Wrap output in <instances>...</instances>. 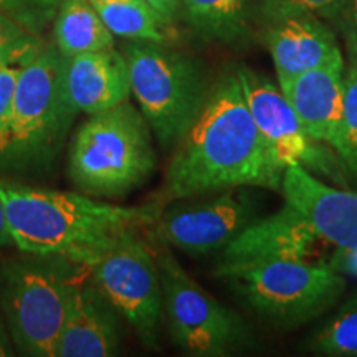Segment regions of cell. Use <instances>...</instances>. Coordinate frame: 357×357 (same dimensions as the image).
I'll return each instance as SVG.
<instances>
[{"instance_id":"17","label":"cell","mask_w":357,"mask_h":357,"mask_svg":"<svg viewBox=\"0 0 357 357\" xmlns=\"http://www.w3.org/2000/svg\"><path fill=\"white\" fill-rule=\"evenodd\" d=\"M65 84L75 109L88 116L131 96L128 61L114 47L65 58Z\"/></svg>"},{"instance_id":"5","label":"cell","mask_w":357,"mask_h":357,"mask_svg":"<svg viewBox=\"0 0 357 357\" xmlns=\"http://www.w3.org/2000/svg\"><path fill=\"white\" fill-rule=\"evenodd\" d=\"M131 93L162 149H172L205 106L212 83L202 65L166 43L124 47Z\"/></svg>"},{"instance_id":"22","label":"cell","mask_w":357,"mask_h":357,"mask_svg":"<svg viewBox=\"0 0 357 357\" xmlns=\"http://www.w3.org/2000/svg\"><path fill=\"white\" fill-rule=\"evenodd\" d=\"M339 158L357 181V68L351 65L344 73V128Z\"/></svg>"},{"instance_id":"9","label":"cell","mask_w":357,"mask_h":357,"mask_svg":"<svg viewBox=\"0 0 357 357\" xmlns=\"http://www.w3.org/2000/svg\"><path fill=\"white\" fill-rule=\"evenodd\" d=\"M91 270L93 281L142 344L159 349L164 319L162 284L155 253L137 235V230L124 234Z\"/></svg>"},{"instance_id":"28","label":"cell","mask_w":357,"mask_h":357,"mask_svg":"<svg viewBox=\"0 0 357 357\" xmlns=\"http://www.w3.org/2000/svg\"><path fill=\"white\" fill-rule=\"evenodd\" d=\"M167 24H174L181 17V0H142Z\"/></svg>"},{"instance_id":"20","label":"cell","mask_w":357,"mask_h":357,"mask_svg":"<svg viewBox=\"0 0 357 357\" xmlns=\"http://www.w3.org/2000/svg\"><path fill=\"white\" fill-rule=\"evenodd\" d=\"M89 3L116 37L155 43L172 38V25L142 0H89Z\"/></svg>"},{"instance_id":"18","label":"cell","mask_w":357,"mask_h":357,"mask_svg":"<svg viewBox=\"0 0 357 357\" xmlns=\"http://www.w3.org/2000/svg\"><path fill=\"white\" fill-rule=\"evenodd\" d=\"M53 37L65 58L114 47V35L89 0H61L55 15Z\"/></svg>"},{"instance_id":"13","label":"cell","mask_w":357,"mask_h":357,"mask_svg":"<svg viewBox=\"0 0 357 357\" xmlns=\"http://www.w3.org/2000/svg\"><path fill=\"white\" fill-rule=\"evenodd\" d=\"M280 192L321 243L336 252H357V192L326 184L301 166L284 169Z\"/></svg>"},{"instance_id":"19","label":"cell","mask_w":357,"mask_h":357,"mask_svg":"<svg viewBox=\"0 0 357 357\" xmlns=\"http://www.w3.org/2000/svg\"><path fill=\"white\" fill-rule=\"evenodd\" d=\"M181 17L199 37L240 43L250 32V0H181Z\"/></svg>"},{"instance_id":"30","label":"cell","mask_w":357,"mask_h":357,"mask_svg":"<svg viewBox=\"0 0 357 357\" xmlns=\"http://www.w3.org/2000/svg\"><path fill=\"white\" fill-rule=\"evenodd\" d=\"M15 347H13V342L10 339V334H8V329L3 319L0 318V357H7L15 354Z\"/></svg>"},{"instance_id":"29","label":"cell","mask_w":357,"mask_h":357,"mask_svg":"<svg viewBox=\"0 0 357 357\" xmlns=\"http://www.w3.org/2000/svg\"><path fill=\"white\" fill-rule=\"evenodd\" d=\"M13 238L10 234V227L7 222V213H6V204H3L2 194H0V250L12 247Z\"/></svg>"},{"instance_id":"21","label":"cell","mask_w":357,"mask_h":357,"mask_svg":"<svg viewBox=\"0 0 357 357\" xmlns=\"http://www.w3.org/2000/svg\"><path fill=\"white\" fill-rule=\"evenodd\" d=\"M307 349L328 357H357V294L311 334Z\"/></svg>"},{"instance_id":"27","label":"cell","mask_w":357,"mask_h":357,"mask_svg":"<svg viewBox=\"0 0 357 357\" xmlns=\"http://www.w3.org/2000/svg\"><path fill=\"white\" fill-rule=\"evenodd\" d=\"M341 0H260V6H276L287 8H298V10H307L319 13L326 8L336 6Z\"/></svg>"},{"instance_id":"24","label":"cell","mask_w":357,"mask_h":357,"mask_svg":"<svg viewBox=\"0 0 357 357\" xmlns=\"http://www.w3.org/2000/svg\"><path fill=\"white\" fill-rule=\"evenodd\" d=\"M61 0H0V13L38 35L48 22L55 19Z\"/></svg>"},{"instance_id":"1","label":"cell","mask_w":357,"mask_h":357,"mask_svg":"<svg viewBox=\"0 0 357 357\" xmlns=\"http://www.w3.org/2000/svg\"><path fill=\"white\" fill-rule=\"evenodd\" d=\"M284 169L276 164L250 114L236 68L212 84L205 106L176 146L153 204L231 189L280 190Z\"/></svg>"},{"instance_id":"26","label":"cell","mask_w":357,"mask_h":357,"mask_svg":"<svg viewBox=\"0 0 357 357\" xmlns=\"http://www.w3.org/2000/svg\"><path fill=\"white\" fill-rule=\"evenodd\" d=\"M319 17L344 38L357 33V0H341L321 12Z\"/></svg>"},{"instance_id":"11","label":"cell","mask_w":357,"mask_h":357,"mask_svg":"<svg viewBox=\"0 0 357 357\" xmlns=\"http://www.w3.org/2000/svg\"><path fill=\"white\" fill-rule=\"evenodd\" d=\"M248 189L231 187L202 202L164 208L155 220V235L190 257L222 252L258 218V205Z\"/></svg>"},{"instance_id":"12","label":"cell","mask_w":357,"mask_h":357,"mask_svg":"<svg viewBox=\"0 0 357 357\" xmlns=\"http://www.w3.org/2000/svg\"><path fill=\"white\" fill-rule=\"evenodd\" d=\"M258 17L263 43L270 52L278 79L344 60L336 33L318 13L258 6Z\"/></svg>"},{"instance_id":"2","label":"cell","mask_w":357,"mask_h":357,"mask_svg":"<svg viewBox=\"0 0 357 357\" xmlns=\"http://www.w3.org/2000/svg\"><path fill=\"white\" fill-rule=\"evenodd\" d=\"M13 245L35 257H60L93 266L124 234L153 225L160 208L119 207L73 192L0 181Z\"/></svg>"},{"instance_id":"23","label":"cell","mask_w":357,"mask_h":357,"mask_svg":"<svg viewBox=\"0 0 357 357\" xmlns=\"http://www.w3.org/2000/svg\"><path fill=\"white\" fill-rule=\"evenodd\" d=\"M40 48L38 35L0 13V65L29 61Z\"/></svg>"},{"instance_id":"4","label":"cell","mask_w":357,"mask_h":357,"mask_svg":"<svg viewBox=\"0 0 357 357\" xmlns=\"http://www.w3.org/2000/svg\"><path fill=\"white\" fill-rule=\"evenodd\" d=\"M77 114L66 93L65 56L56 45L42 47L17 79L0 167L24 172L50 166Z\"/></svg>"},{"instance_id":"31","label":"cell","mask_w":357,"mask_h":357,"mask_svg":"<svg viewBox=\"0 0 357 357\" xmlns=\"http://www.w3.org/2000/svg\"><path fill=\"white\" fill-rule=\"evenodd\" d=\"M344 42H346V52H347V60H349V65L357 68V33L346 37Z\"/></svg>"},{"instance_id":"8","label":"cell","mask_w":357,"mask_h":357,"mask_svg":"<svg viewBox=\"0 0 357 357\" xmlns=\"http://www.w3.org/2000/svg\"><path fill=\"white\" fill-rule=\"evenodd\" d=\"M155 260L169 333L177 349L192 357H225L252 344V331L242 316L192 280L171 252L162 248Z\"/></svg>"},{"instance_id":"3","label":"cell","mask_w":357,"mask_h":357,"mask_svg":"<svg viewBox=\"0 0 357 357\" xmlns=\"http://www.w3.org/2000/svg\"><path fill=\"white\" fill-rule=\"evenodd\" d=\"M154 169L153 131L129 100L89 114L71 137L68 176L88 195L121 197L144 184Z\"/></svg>"},{"instance_id":"15","label":"cell","mask_w":357,"mask_h":357,"mask_svg":"<svg viewBox=\"0 0 357 357\" xmlns=\"http://www.w3.org/2000/svg\"><path fill=\"white\" fill-rule=\"evenodd\" d=\"M321 240L300 213L288 204L265 218H257L220 252V261L213 273L253 263L310 258Z\"/></svg>"},{"instance_id":"6","label":"cell","mask_w":357,"mask_h":357,"mask_svg":"<svg viewBox=\"0 0 357 357\" xmlns=\"http://www.w3.org/2000/svg\"><path fill=\"white\" fill-rule=\"evenodd\" d=\"M227 280L253 314L280 329L310 323L331 310L346 291V278L329 263L283 258L231 268Z\"/></svg>"},{"instance_id":"14","label":"cell","mask_w":357,"mask_h":357,"mask_svg":"<svg viewBox=\"0 0 357 357\" xmlns=\"http://www.w3.org/2000/svg\"><path fill=\"white\" fill-rule=\"evenodd\" d=\"M344 60L278 79V86L314 141L339 155L344 128Z\"/></svg>"},{"instance_id":"10","label":"cell","mask_w":357,"mask_h":357,"mask_svg":"<svg viewBox=\"0 0 357 357\" xmlns=\"http://www.w3.org/2000/svg\"><path fill=\"white\" fill-rule=\"evenodd\" d=\"M250 114L271 158L280 167L301 166L318 177L346 184L347 169L329 146L314 141L280 86L248 66H236Z\"/></svg>"},{"instance_id":"7","label":"cell","mask_w":357,"mask_h":357,"mask_svg":"<svg viewBox=\"0 0 357 357\" xmlns=\"http://www.w3.org/2000/svg\"><path fill=\"white\" fill-rule=\"evenodd\" d=\"M75 288L52 261L17 260L0 266V306L22 356L55 357Z\"/></svg>"},{"instance_id":"16","label":"cell","mask_w":357,"mask_h":357,"mask_svg":"<svg viewBox=\"0 0 357 357\" xmlns=\"http://www.w3.org/2000/svg\"><path fill=\"white\" fill-rule=\"evenodd\" d=\"M123 352V316L93 283L77 287L55 357H113Z\"/></svg>"},{"instance_id":"25","label":"cell","mask_w":357,"mask_h":357,"mask_svg":"<svg viewBox=\"0 0 357 357\" xmlns=\"http://www.w3.org/2000/svg\"><path fill=\"white\" fill-rule=\"evenodd\" d=\"M26 61H19V63H7L0 65V154L6 144L8 119L12 113L13 95H15L17 79H19L20 70Z\"/></svg>"}]
</instances>
